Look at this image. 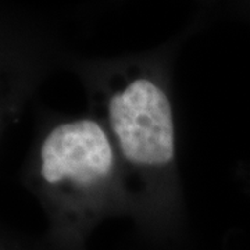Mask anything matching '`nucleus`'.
<instances>
[{
	"label": "nucleus",
	"mask_w": 250,
	"mask_h": 250,
	"mask_svg": "<svg viewBox=\"0 0 250 250\" xmlns=\"http://www.w3.org/2000/svg\"><path fill=\"white\" fill-rule=\"evenodd\" d=\"M102 124L118 156L142 171H160L175 157V126L166 90L142 72L113 75L100 93Z\"/></svg>",
	"instance_id": "obj_1"
},
{
	"label": "nucleus",
	"mask_w": 250,
	"mask_h": 250,
	"mask_svg": "<svg viewBox=\"0 0 250 250\" xmlns=\"http://www.w3.org/2000/svg\"><path fill=\"white\" fill-rule=\"evenodd\" d=\"M118 153L98 120L78 118L56 125L39 149V175L65 196H86L114 177Z\"/></svg>",
	"instance_id": "obj_2"
}]
</instances>
